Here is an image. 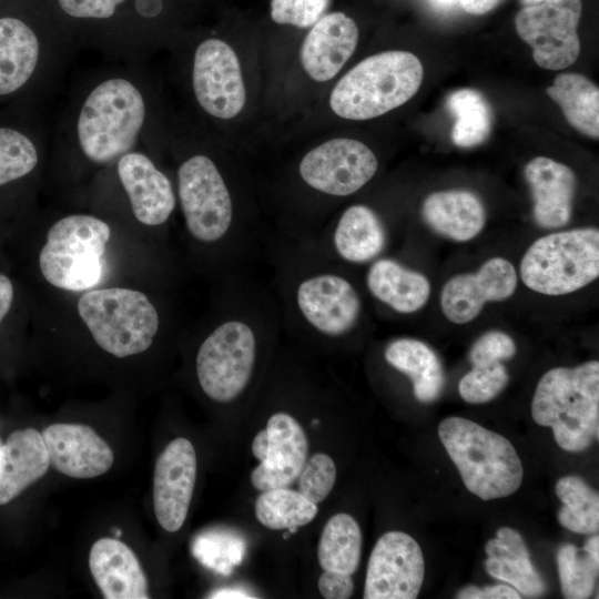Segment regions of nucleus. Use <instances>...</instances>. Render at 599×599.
I'll use <instances>...</instances> for the list:
<instances>
[{"label": "nucleus", "instance_id": "72a5a7b5", "mask_svg": "<svg viewBox=\"0 0 599 599\" xmlns=\"http://www.w3.org/2000/svg\"><path fill=\"white\" fill-rule=\"evenodd\" d=\"M556 558L564 597L567 599L589 598L595 590L599 560L573 544L561 545Z\"/></svg>", "mask_w": 599, "mask_h": 599}, {"label": "nucleus", "instance_id": "603ef678", "mask_svg": "<svg viewBox=\"0 0 599 599\" xmlns=\"http://www.w3.org/2000/svg\"><path fill=\"white\" fill-rule=\"evenodd\" d=\"M290 536H291V534L288 531L283 534L284 539H287Z\"/></svg>", "mask_w": 599, "mask_h": 599}, {"label": "nucleus", "instance_id": "8fccbe9b", "mask_svg": "<svg viewBox=\"0 0 599 599\" xmlns=\"http://www.w3.org/2000/svg\"><path fill=\"white\" fill-rule=\"evenodd\" d=\"M429 2L440 11H450L458 4V0H429Z\"/></svg>", "mask_w": 599, "mask_h": 599}, {"label": "nucleus", "instance_id": "49530a36", "mask_svg": "<svg viewBox=\"0 0 599 599\" xmlns=\"http://www.w3.org/2000/svg\"><path fill=\"white\" fill-rule=\"evenodd\" d=\"M135 8L144 17H154L162 9L161 0H136Z\"/></svg>", "mask_w": 599, "mask_h": 599}, {"label": "nucleus", "instance_id": "39448f33", "mask_svg": "<svg viewBox=\"0 0 599 599\" xmlns=\"http://www.w3.org/2000/svg\"><path fill=\"white\" fill-rule=\"evenodd\" d=\"M599 276V231L551 233L536 240L520 262V277L531 291L558 296L576 292Z\"/></svg>", "mask_w": 599, "mask_h": 599}, {"label": "nucleus", "instance_id": "393cba45", "mask_svg": "<svg viewBox=\"0 0 599 599\" xmlns=\"http://www.w3.org/2000/svg\"><path fill=\"white\" fill-rule=\"evenodd\" d=\"M422 213L436 233L457 242L477 236L486 222L483 202L466 190L432 193L424 201Z\"/></svg>", "mask_w": 599, "mask_h": 599}, {"label": "nucleus", "instance_id": "1a4fd4ad", "mask_svg": "<svg viewBox=\"0 0 599 599\" xmlns=\"http://www.w3.org/2000/svg\"><path fill=\"white\" fill-rule=\"evenodd\" d=\"M177 190L190 234L204 243L222 238L232 223L233 206L214 162L203 154L185 160L177 171Z\"/></svg>", "mask_w": 599, "mask_h": 599}, {"label": "nucleus", "instance_id": "423d86ee", "mask_svg": "<svg viewBox=\"0 0 599 599\" xmlns=\"http://www.w3.org/2000/svg\"><path fill=\"white\" fill-rule=\"evenodd\" d=\"M111 230L103 220L72 214L58 220L48 231L39 255L45 281L67 291H88L103 276V255Z\"/></svg>", "mask_w": 599, "mask_h": 599}, {"label": "nucleus", "instance_id": "de8ad7c7", "mask_svg": "<svg viewBox=\"0 0 599 599\" xmlns=\"http://www.w3.org/2000/svg\"><path fill=\"white\" fill-rule=\"evenodd\" d=\"M210 598H254V596H251L247 591L235 589V588H223L219 589L214 592H212Z\"/></svg>", "mask_w": 599, "mask_h": 599}, {"label": "nucleus", "instance_id": "aec40b11", "mask_svg": "<svg viewBox=\"0 0 599 599\" xmlns=\"http://www.w3.org/2000/svg\"><path fill=\"white\" fill-rule=\"evenodd\" d=\"M357 42L358 28L353 19L343 12L323 16L303 41L302 65L313 80L328 81L354 53Z\"/></svg>", "mask_w": 599, "mask_h": 599}, {"label": "nucleus", "instance_id": "20e7f679", "mask_svg": "<svg viewBox=\"0 0 599 599\" xmlns=\"http://www.w3.org/2000/svg\"><path fill=\"white\" fill-rule=\"evenodd\" d=\"M424 78L419 59L407 51H385L351 69L334 87L329 105L348 120L383 115L410 100Z\"/></svg>", "mask_w": 599, "mask_h": 599}, {"label": "nucleus", "instance_id": "9d476101", "mask_svg": "<svg viewBox=\"0 0 599 599\" xmlns=\"http://www.w3.org/2000/svg\"><path fill=\"white\" fill-rule=\"evenodd\" d=\"M581 11V0H545L517 13L516 30L531 47L540 68L560 70L575 63L580 52L577 27Z\"/></svg>", "mask_w": 599, "mask_h": 599}, {"label": "nucleus", "instance_id": "b1692460", "mask_svg": "<svg viewBox=\"0 0 599 599\" xmlns=\"http://www.w3.org/2000/svg\"><path fill=\"white\" fill-rule=\"evenodd\" d=\"M485 551V570L488 575L509 583L529 598L546 592V582L532 565L529 550L517 530L499 528L496 537L487 541Z\"/></svg>", "mask_w": 599, "mask_h": 599}, {"label": "nucleus", "instance_id": "e433bc0d", "mask_svg": "<svg viewBox=\"0 0 599 599\" xmlns=\"http://www.w3.org/2000/svg\"><path fill=\"white\" fill-rule=\"evenodd\" d=\"M297 479L298 493L317 505L329 495L335 485V463L328 455L317 453L306 460Z\"/></svg>", "mask_w": 599, "mask_h": 599}, {"label": "nucleus", "instance_id": "f8f14e48", "mask_svg": "<svg viewBox=\"0 0 599 599\" xmlns=\"http://www.w3.org/2000/svg\"><path fill=\"white\" fill-rule=\"evenodd\" d=\"M374 152L364 143L336 138L311 150L300 163V174L311 187L335 196L362 189L376 173Z\"/></svg>", "mask_w": 599, "mask_h": 599}, {"label": "nucleus", "instance_id": "3c124183", "mask_svg": "<svg viewBox=\"0 0 599 599\" xmlns=\"http://www.w3.org/2000/svg\"><path fill=\"white\" fill-rule=\"evenodd\" d=\"M526 6H530V4H537V3H540L545 0H521Z\"/></svg>", "mask_w": 599, "mask_h": 599}, {"label": "nucleus", "instance_id": "f257e3e1", "mask_svg": "<svg viewBox=\"0 0 599 599\" xmlns=\"http://www.w3.org/2000/svg\"><path fill=\"white\" fill-rule=\"evenodd\" d=\"M61 140L90 163L108 165L135 150L149 120L140 74L114 71L93 79L73 101Z\"/></svg>", "mask_w": 599, "mask_h": 599}, {"label": "nucleus", "instance_id": "58836bf2", "mask_svg": "<svg viewBox=\"0 0 599 599\" xmlns=\"http://www.w3.org/2000/svg\"><path fill=\"white\" fill-rule=\"evenodd\" d=\"M516 354V344L506 333L489 331L483 334L471 346L469 358L475 364L501 362Z\"/></svg>", "mask_w": 599, "mask_h": 599}, {"label": "nucleus", "instance_id": "ddd939ff", "mask_svg": "<svg viewBox=\"0 0 599 599\" xmlns=\"http://www.w3.org/2000/svg\"><path fill=\"white\" fill-rule=\"evenodd\" d=\"M425 562L418 542L403 531H387L370 554L365 599H415L423 586Z\"/></svg>", "mask_w": 599, "mask_h": 599}, {"label": "nucleus", "instance_id": "2eb2a0df", "mask_svg": "<svg viewBox=\"0 0 599 599\" xmlns=\"http://www.w3.org/2000/svg\"><path fill=\"white\" fill-rule=\"evenodd\" d=\"M517 287L514 265L502 257L486 261L476 273L459 274L446 282L440 293L445 317L455 324L475 319L487 302L510 297Z\"/></svg>", "mask_w": 599, "mask_h": 599}, {"label": "nucleus", "instance_id": "864d4df0", "mask_svg": "<svg viewBox=\"0 0 599 599\" xmlns=\"http://www.w3.org/2000/svg\"><path fill=\"white\" fill-rule=\"evenodd\" d=\"M318 424H319V422L316 420V419H314V420L312 422V425H318Z\"/></svg>", "mask_w": 599, "mask_h": 599}, {"label": "nucleus", "instance_id": "f3484780", "mask_svg": "<svg viewBox=\"0 0 599 599\" xmlns=\"http://www.w3.org/2000/svg\"><path fill=\"white\" fill-rule=\"evenodd\" d=\"M116 172L134 217L149 226L166 222L175 207L174 191L150 156L132 150L116 161Z\"/></svg>", "mask_w": 599, "mask_h": 599}, {"label": "nucleus", "instance_id": "0eeeda50", "mask_svg": "<svg viewBox=\"0 0 599 599\" xmlns=\"http://www.w3.org/2000/svg\"><path fill=\"white\" fill-rule=\"evenodd\" d=\"M77 307L97 344L119 358L146 351L159 328L155 307L139 291L121 287L88 291Z\"/></svg>", "mask_w": 599, "mask_h": 599}, {"label": "nucleus", "instance_id": "c756f323", "mask_svg": "<svg viewBox=\"0 0 599 599\" xmlns=\"http://www.w3.org/2000/svg\"><path fill=\"white\" fill-rule=\"evenodd\" d=\"M362 531L348 514L339 512L329 518L323 528L317 559L324 570L353 575L359 565Z\"/></svg>", "mask_w": 599, "mask_h": 599}, {"label": "nucleus", "instance_id": "a19ab883", "mask_svg": "<svg viewBox=\"0 0 599 599\" xmlns=\"http://www.w3.org/2000/svg\"><path fill=\"white\" fill-rule=\"evenodd\" d=\"M318 590L326 599H347L353 595L354 582L348 573L324 570L318 579Z\"/></svg>", "mask_w": 599, "mask_h": 599}, {"label": "nucleus", "instance_id": "473e14b6", "mask_svg": "<svg viewBox=\"0 0 599 599\" xmlns=\"http://www.w3.org/2000/svg\"><path fill=\"white\" fill-rule=\"evenodd\" d=\"M254 510L263 526L282 530L309 524L317 515L318 507L298 491L276 488L262 491Z\"/></svg>", "mask_w": 599, "mask_h": 599}, {"label": "nucleus", "instance_id": "4be33fe9", "mask_svg": "<svg viewBox=\"0 0 599 599\" xmlns=\"http://www.w3.org/2000/svg\"><path fill=\"white\" fill-rule=\"evenodd\" d=\"M91 573L106 599H148V581L134 552L122 541L102 538L89 555Z\"/></svg>", "mask_w": 599, "mask_h": 599}, {"label": "nucleus", "instance_id": "4468645a", "mask_svg": "<svg viewBox=\"0 0 599 599\" xmlns=\"http://www.w3.org/2000/svg\"><path fill=\"white\" fill-rule=\"evenodd\" d=\"M196 479V454L183 437L172 440L154 467L153 504L161 527L177 531L186 518Z\"/></svg>", "mask_w": 599, "mask_h": 599}, {"label": "nucleus", "instance_id": "6ab92c4d", "mask_svg": "<svg viewBox=\"0 0 599 599\" xmlns=\"http://www.w3.org/2000/svg\"><path fill=\"white\" fill-rule=\"evenodd\" d=\"M265 430L268 437L267 456L252 471V485L261 491L287 488L297 479L307 460L308 441L305 432L286 413L272 415Z\"/></svg>", "mask_w": 599, "mask_h": 599}, {"label": "nucleus", "instance_id": "c9c22d12", "mask_svg": "<svg viewBox=\"0 0 599 599\" xmlns=\"http://www.w3.org/2000/svg\"><path fill=\"white\" fill-rule=\"evenodd\" d=\"M243 549L241 540L216 531L200 536L193 546V552L202 564L224 575L240 564Z\"/></svg>", "mask_w": 599, "mask_h": 599}, {"label": "nucleus", "instance_id": "bb28decb", "mask_svg": "<svg viewBox=\"0 0 599 599\" xmlns=\"http://www.w3.org/2000/svg\"><path fill=\"white\" fill-rule=\"evenodd\" d=\"M386 362L407 375L415 398L420 403L436 400L445 384L443 365L430 346L415 338H398L385 349Z\"/></svg>", "mask_w": 599, "mask_h": 599}, {"label": "nucleus", "instance_id": "c85d7f7f", "mask_svg": "<svg viewBox=\"0 0 599 599\" xmlns=\"http://www.w3.org/2000/svg\"><path fill=\"white\" fill-rule=\"evenodd\" d=\"M547 93L575 129L598 139L599 89L593 82L579 73H562L547 88Z\"/></svg>", "mask_w": 599, "mask_h": 599}, {"label": "nucleus", "instance_id": "dca6fc26", "mask_svg": "<svg viewBox=\"0 0 599 599\" xmlns=\"http://www.w3.org/2000/svg\"><path fill=\"white\" fill-rule=\"evenodd\" d=\"M296 303L306 322L327 336L349 332L361 313L356 290L335 274H318L304 280L297 287Z\"/></svg>", "mask_w": 599, "mask_h": 599}, {"label": "nucleus", "instance_id": "37998d69", "mask_svg": "<svg viewBox=\"0 0 599 599\" xmlns=\"http://www.w3.org/2000/svg\"><path fill=\"white\" fill-rule=\"evenodd\" d=\"M13 301V285L3 274H0V323L9 312Z\"/></svg>", "mask_w": 599, "mask_h": 599}, {"label": "nucleus", "instance_id": "c03bdc74", "mask_svg": "<svg viewBox=\"0 0 599 599\" xmlns=\"http://www.w3.org/2000/svg\"><path fill=\"white\" fill-rule=\"evenodd\" d=\"M500 0H458V4L468 13L484 14L494 9Z\"/></svg>", "mask_w": 599, "mask_h": 599}, {"label": "nucleus", "instance_id": "5701e85b", "mask_svg": "<svg viewBox=\"0 0 599 599\" xmlns=\"http://www.w3.org/2000/svg\"><path fill=\"white\" fill-rule=\"evenodd\" d=\"M50 465L42 435L34 428L11 433L0 449V505L40 479Z\"/></svg>", "mask_w": 599, "mask_h": 599}, {"label": "nucleus", "instance_id": "79ce46f5", "mask_svg": "<svg viewBox=\"0 0 599 599\" xmlns=\"http://www.w3.org/2000/svg\"><path fill=\"white\" fill-rule=\"evenodd\" d=\"M458 599H519L520 593L512 587L506 585L486 586L478 588L467 586L458 591Z\"/></svg>", "mask_w": 599, "mask_h": 599}, {"label": "nucleus", "instance_id": "7c9ffc66", "mask_svg": "<svg viewBox=\"0 0 599 599\" xmlns=\"http://www.w3.org/2000/svg\"><path fill=\"white\" fill-rule=\"evenodd\" d=\"M447 108L455 116L451 141L459 148H473L489 135L493 123L491 109L481 92L460 89L447 98Z\"/></svg>", "mask_w": 599, "mask_h": 599}, {"label": "nucleus", "instance_id": "a878e982", "mask_svg": "<svg viewBox=\"0 0 599 599\" xmlns=\"http://www.w3.org/2000/svg\"><path fill=\"white\" fill-rule=\"evenodd\" d=\"M367 286L373 296L404 314L419 311L430 294L426 276L388 258L378 260L369 267Z\"/></svg>", "mask_w": 599, "mask_h": 599}, {"label": "nucleus", "instance_id": "5fc2aeb1", "mask_svg": "<svg viewBox=\"0 0 599 599\" xmlns=\"http://www.w3.org/2000/svg\"><path fill=\"white\" fill-rule=\"evenodd\" d=\"M1 446H2V444H1V441H0V449H1Z\"/></svg>", "mask_w": 599, "mask_h": 599}, {"label": "nucleus", "instance_id": "ea45409f", "mask_svg": "<svg viewBox=\"0 0 599 599\" xmlns=\"http://www.w3.org/2000/svg\"><path fill=\"white\" fill-rule=\"evenodd\" d=\"M61 10L79 20H108L126 0H57Z\"/></svg>", "mask_w": 599, "mask_h": 599}, {"label": "nucleus", "instance_id": "9b49d317", "mask_svg": "<svg viewBox=\"0 0 599 599\" xmlns=\"http://www.w3.org/2000/svg\"><path fill=\"white\" fill-rule=\"evenodd\" d=\"M192 88L199 105L211 116L229 120L245 104L238 58L225 41L210 38L195 49Z\"/></svg>", "mask_w": 599, "mask_h": 599}, {"label": "nucleus", "instance_id": "cd10ccee", "mask_svg": "<svg viewBox=\"0 0 599 599\" xmlns=\"http://www.w3.org/2000/svg\"><path fill=\"white\" fill-rule=\"evenodd\" d=\"M333 240L335 250L342 258L364 263L377 256L384 248L385 231L372 209L357 204L344 211Z\"/></svg>", "mask_w": 599, "mask_h": 599}, {"label": "nucleus", "instance_id": "6e6552de", "mask_svg": "<svg viewBox=\"0 0 599 599\" xmlns=\"http://www.w3.org/2000/svg\"><path fill=\"white\" fill-rule=\"evenodd\" d=\"M256 356L255 335L237 319L219 325L196 355V375L203 392L213 400L227 403L246 387Z\"/></svg>", "mask_w": 599, "mask_h": 599}, {"label": "nucleus", "instance_id": "7ed1b4c3", "mask_svg": "<svg viewBox=\"0 0 599 599\" xmlns=\"http://www.w3.org/2000/svg\"><path fill=\"white\" fill-rule=\"evenodd\" d=\"M438 436L464 485L480 499L507 497L520 487L521 460L502 435L454 416L439 424Z\"/></svg>", "mask_w": 599, "mask_h": 599}, {"label": "nucleus", "instance_id": "09e8293b", "mask_svg": "<svg viewBox=\"0 0 599 599\" xmlns=\"http://www.w3.org/2000/svg\"><path fill=\"white\" fill-rule=\"evenodd\" d=\"M583 550L589 554L592 558L599 560V537L598 535L591 536L585 546L582 547Z\"/></svg>", "mask_w": 599, "mask_h": 599}, {"label": "nucleus", "instance_id": "f704fd0d", "mask_svg": "<svg viewBox=\"0 0 599 599\" xmlns=\"http://www.w3.org/2000/svg\"><path fill=\"white\" fill-rule=\"evenodd\" d=\"M508 372L501 362L475 364L458 384L461 398L470 404L487 403L508 384Z\"/></svg>", "mask_w": 599, "mask_h": 599}, {"label": "nucleus", "instance_id": "f03ea898", "mask_svg": "<svg viewBox=\"0 0 599 599\" xmlns=\"http://www.w3.org/2000/svg\"><path fill=\"white\" fill-rule=\"evenodd\" d=\"M531 417L536 424L552 429L561 449L586 450L599 437L598 361L546 372L531 400Z\"/></svg>", "mask_w": 599, "mask_h": 599}, {"label": "nucleus", "instance_id": "a18cd8bd", "mask_svg": "<svg viewBox=\"0 0 599 599\" xmlns=\"http://www.w3.org/2000/svg\"><path fill=\"white\" fill-rule=\"evenodd\" d=\"M268 437L265 429L258 432L252 443V451L255 458L263 461L267 456Z\"/></svg>", "mask_w": 599, "mask_h": 599}, {"label": "nucleus", "instance_id": "2f4dec72", "mask_svg": "<svg viewBox=\"0 0 599 599\" xmlns=\"http://www.w3.org/2000/svg\"><path fill=\"white\" fill-rule=\"evenodd\" d=\"M556 495L564 506L559 524L577 534L591 535L599 529V496L581 477L565 476L556 484Z\"/></svg>", "mask_w": 599, "mask_h": 599}, {"label": "nucleus", "instance_id": "a211bd4d", "mask_svg": "<svg viewBox=\"0 0 599 599\" xmlns=\"http://www.w3.org/2000/svg\"><path fill=\"white\" fill-rule=\"evenodd\" d=\"M50 464L72 478H93L113 464V451L91 427L79 424H52L41 433Z\"/></svg>", "mask_w": 599, "mask_h": 599}, {"label": "nucleus", "instance_id": "4c0bfd02", "mask_svg": "<svg viewBox=\"0 0 599 599\" xmlns=\"http://www.w3.org/2000/svg\"><path fill=\"white\" fill-rule=\"evenodd\" d=\"M329 0H271V17L276 23L312 27L327 9Z\"/></svg>", "mask_w": 599, "mask_h": 599}, {"label": "nucleus", "instance_id": "412c9836", "mask_svg": "<svg viewBox=\"0 0 599 599\" xmlns=\"http://www.w3.org/2000/svg\"><path fill=\"white\" fill-rule=\"evenodd\" d=\"M525 177L534 199V219L545 229L565 226L571 216L577 187L573 171L552 159L537 156L525 167Z\"/></svg>", "mask_w": 599, "mask_h": 599}]
</instances>
